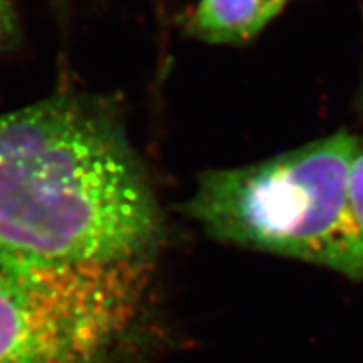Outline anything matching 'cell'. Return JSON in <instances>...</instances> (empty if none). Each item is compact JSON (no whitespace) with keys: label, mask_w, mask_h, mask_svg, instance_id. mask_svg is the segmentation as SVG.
<instances>
[{"label":"cell","mask_w":363,"mask_h":363,"mask_svg":"<svg viewBox=\"0 0 363 363\" xmlns=\"http://www.w3.org/2000/svg\"><path fill=\"white\" fill-rule=\"evenodd\" d=\"M162 217L106 103L65 93L0 115V259L148 256Z\"/></svg>","instance_id":"obj_1"},{"label":"cell","mask_w":363,"mask_h":363,"mask_svg":"<svg viewBox=\"0 0 363 363\" xmlns=\"http://www.w3.org/2000/svg\"><path fill=\"white\" fill-rule=\"evenodd\" d=\"M357 136L335 133L269 160L201 177L185 212L208 235L363 278L350 203Z\"/></svg>","instance_id":"obj_2"},{"label":"cell","mask_w":363,"mask_h":363,"mask_svg":"<svg viewBox=\"0 0 363 363\" xmlns=\"http://www.w3.org/2000/svg\"><path fill=\"white\" fill-rule=\"evenodd\" d=\"M289 0H201L189 33L211 44H239L256 38Z\"/></svg>","instance_id":"obj_4"},{"label":"cell","mask_w":363,"mask_h":363,"mask_svg":"<svg viewBox=\"0 0 363 363\" xmlns=\"http://www.w3.org/2000/svg\"><path fill=\"white\" fill-rule=\"evenodd\" d=\"M17 22L11 0H0V49H6L16 39Z\"/></svg>","instance_id":"obj_6"},{"label":"cell","mask_w":363,"mask_h":363,"mask_svg":"<svg viewBox=\"0 0 363 363\" xmlns=\"http://www.w3.org/2000/svg\"><path fill=\"white\" fill-rule=\"evenodd\" d=\"M348 192H350V203L353 216H355V220L358 227H360L363 234V150L358 152L352 165L350 172V187H348Z\"/></svg>","instance_id":"obj_5"},{"label":"cell","mask_w":363,"mask_h":363,"mask_svg":"<svg viewBox=\"0 0 363 363\" xmlns=\"http://www.w3.org/2000/svg\"><path fill=\"white\" fill-rule=\"evenodd\" d=\"M147 256L0 259V363H103L136 315Z\"/></svg>","instance_id":"obj_3"}]
</instances>
